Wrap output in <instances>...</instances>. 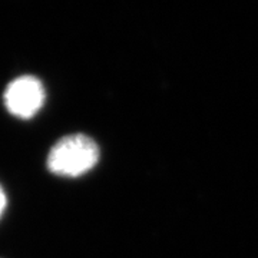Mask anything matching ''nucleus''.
Returning <instances> with one entry per match:
<instances>
[{"mask_svg":"<svg viewBox=\"0 0 258 258\" xmlns=\"http://www.w3.org/2000/svg\"><path fill=\"white\" fill-rule=\"evenodd\" d=\"M99 161V148L86 135L74 134L59 139L47 155V168L59 176L76 178L91 171Z\"/></svg>","mask_w":258,"mask_h":258,"instance_id":"f257e3e1","label":"nucleus"},{"mask_svg":"<svg viewBox=\"0 0 258 258\" xmlns=\"http://www.w3.org/2000/svg\"><path fill=\"white\" fill-rule=\"evenodd\" d=\"M45 102V89L35 76H20L10 83L5 93L8 111L22 119L35 116Z\"/></svg>","mask_w":258,"mask_h":258,"instance_id":"f03ea898","label":"nucleus"},{"mask_svg":"<svg viewBox=\"0 0 258 258\" xmlns=\"http://www.w3.org/2000/svg\"><path fill=\"white\" fill-rule=\"evenodd\" d=\"M5 208H6V195H5L3 189H2V186H0V217L3 215Z\"/></svg>","mask_w":258,"mask_h":258,"instance_id":"7ed1b4c3","label":"nucleus"}]
</instances>
